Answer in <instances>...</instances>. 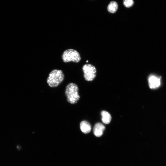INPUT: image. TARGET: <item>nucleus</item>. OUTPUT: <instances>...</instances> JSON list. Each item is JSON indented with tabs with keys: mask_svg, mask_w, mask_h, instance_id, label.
<instances>
[{
	"mask_svg": "<svg viewBox=\"0 0 166 166\" xmlns=\"http://www.w3.org/2000/svg\"><path fill=\"white\" fill-rule=\"evenodd\" d=\"M78 91L79 89L75 84L71 83L67 85L66 88L65 94L68 102L72 104H75L79 100L80 97Z\"/></svg>",
	"mask_w": 166,
	"mask_h": 166,
	"instance_id": "nucleus-1",
	"label": "nucleus"
},
{
	"mask_svg": "<svg viewBox=\"0 0 166 166\" xmlns=\"http://www.w3.org/2000/svg\"><path fill=\"white\" fill-rule=\"evenodd\" d=\"M64 78V74L62 70L55 69L52 71L49 75L47 82L50 87H56L63 81Z\"/></svg>",
	"mask_w": 166,
	"mask_h": 166,
	"instance_id": "nucleus-2",
	"label": "nucleus"
},
{
	"mask_svg": "<svg viewBox=\"0 0 166 166\" xmlns=\"http://www.w3.org/2000/svg\"><path fill=\"white\" fill-rule=\"evenodd\" d=\"M62 59L64 63L73 62L79 63L81 57L79 52L73 49H68L65 51L62 55Z\"/></svg>",
	"mask_w": 166,
	"mask_h": 166,
	"instance_id": "nucleus-3",
	"label": "nucleus"
},
{
	"mask_svg": "<svg viewBox=\"0 0 166 166\" xmlns=\"http://www.w3.org/2000/svg\"><path fill=\"white\" fill-rule=\"evenodd\" d=\"M84 77L86 80L92 81L95 79L96 75L95 67L91 64H86L82 67Z\"/></svg>",
	"mask_w": 166,
	"mask_h": 166,
	"instance_id": "nucleus-4",
	"label": "nucleus"
},
{
	"mask_svg": "<svg viewBox=\"0 0 166 166\" xmlns=\"http://www.w3.org/2000/svg\"><path fill=\"white\" fill-rule=\"evenodd\" d=\"M150 88L151 89H157L161 85L160 78L154 75H151L148 78Z\"/></svg>",
	"mask_w": 166,
	"mask_h": 166,
	"instance_id": "nucleus-5",
	"label": "nucleus"
},
{
	"mask_svg": "<svg viewBox=\"0 0 166 166\" xmlns=\"http://www.w3.org/2000/svg\"><path fill=\"white\" fill-rule=\"evenodd\" d=\"M105 129V126L102 124L97 123L94 125L93 129V132L94 135L97 137H100L103 134Z\"/></svg>",
	"mask_w": 166,
	"mask_h": 166,
	"instance_id": "nucleus-6",
	"label": "nucleus"
},
{
	"mask_svg": "<svg viewBox=\"0 0 166 166\" xmlns=\"http://www.w3.org/2000/svg\"><path fill=\"white\" fill-rule=\"evenodd\" d=\"M80 128L83 133L87 134L91 132V128L90 123L89 122L83 121L80 124Z\"/></svg>",
	"mask_w": 166,
	"mask_h": 166,
	"instance_id": "nucleus-7",
	"label": "nucleus"
},
{
	"mask_svg": "<svg viewBox=\"0 0 166 166\" xmlns=\"http://www.w3.org/2000/svg\"><path fill=\"white\" fill-rule=\"evenodd\" d=\"M102 116V121L105 124H108L110 123L111 120V114L107 111H103L101 113Z\"/></svg>",
	"mask_w": 166,
	"mask_h": 166,
	"instance_id": "nucleus-8",
	"label": "nucleus"
},
{
	"mask_svg": "<svg viewBox=\"0 0 166 166\" xmlns=\"http://www.w3.org/2000/svg\"><path fill=\"white\" fill-rule=\"evenodd\" d=\"M118 5L117 3L114 1L111 2L107 7L108 11L111 13H114L118 10Z\"/></svg>",
	"mask_w": 166,
	"mask_h": 166,
	"instance_id": "nucleus-9",
	"label": "nucleus"
},
{
	"mask_svg": "<svg viewBox=\"0 0 166 166\" xmlns=\"http://www.w3.org/2000/svg\"><path fill=\"white\" fill-rule=\"evenodd\" d=\"M124 5L127 8H130L132 7L134 4L133 0H124Z\"/></svg>",
	"mask_w": 166,
	"mask_h": 166,
	"instance_id": "nucleus-10",
	"label": "nucleus"
},
{
	"mask_svg": "<svg viewBox=\"0 0 166 166\" xmlns=\"http://www.w3.org/2000/svg\"><path fill=\"white\" fill-rule=\"evenodd\" d=\"M89 62V61H86V62Z\"/></svg>",
	"mask_w": 166,
	"mask_h": 166,
	"instance_id": "nucleus-11",
	"label": "nucleus"
}]
</instances>
